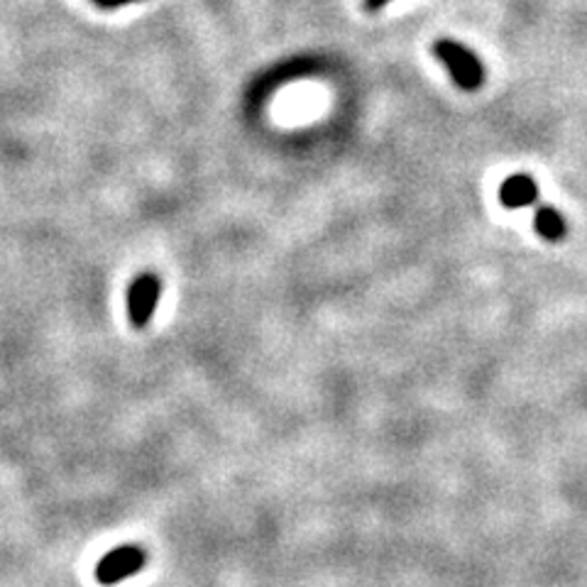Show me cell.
I'll use <instances>...</instances> for the list:
<instances>
[{
    "label": "cell",
    "instance_id": "obj_1",
    "mask_svg": "<svg viewBox=\"0 0 587 587\" xmlns=\"http://www.w3.org/2000/svg\"><path fill=\"white\" fill-rule=\"evenodd\" d=\"M433 52L441 59V64L448 69L455 84L463 91H478L484 84V67L478 59V55L470 52L468 47H463L455 39L441 37L433 45Z\"/></svg>",
    "mask_w": 587,
    "mask_h": 587
},
{
    "label": "cell",
    "instance_id": "obj_2",
    "mask_svg": "<svg viewBox=\"0 0 587 587\" xmlns=\"http://www.w3.org/2000/svg\"><path fill=\"white\" fill-rule=\"evenodd\" d=\"M147 563V553L140 549V546H118L110 553H106L104 559L96 565V578L104 585H116L123 583L130 575H135L145 568Z\"/></svg>",
    "mask_w": 587,
    "mask_h": 587
},
{
    "label": "cell",
    "instance_id": "obj_3",
    "mask_svg": "<svg viewBox=\"0 0 587 587\" xmlns=\"http://www.w3.org/2000/svg\"><path fill=\"white\" fill-rule=\"evenodd\" d=\"M161 294V281L152 272L140 275L128 289V316L135 328H145L152 321Z\"/></svg>",
    "mask_w": 587,
    "mask_h": 587
},
{
    "label": "cell",
    "instance_id": "obj_4",
    "mask_svg": "<svg viewBox=\"0 0 587 587\" xmlns=\"http://www.w3.org/2000/svg\"><path fill=\"white\" fill-rule=\"evenodd\" d=\"M536 199H539V187L529 175H514L500 189V201L507 208L534 206Z\"/></svg>",
    "mask_w": 587,
    "mask_h": 587
},
{
    "label": "cell",
    "instance_id": "obj_5",
    "mask_svg": "<svg viewBox=\"0 0 587 587\" xmlns=\"http://www.w3.org/2000/svg\"><path fill=\"white\" fill-rule=\"evenodd\" d=\"M534 228L543 240H549V242H559L565 238V232H568V226H565V218L561 216V211H555L553 206H541L539 211H536Z\"/></svg>",
    "mask_w": 587,
    "mask_h": 587
},
{
    "label": "cell",
    "instance_id": "obj_6",
    "mask_svg": "<svg viewBox=\"0 0 587 587\" xmlns=\"http://www.w3.org/2000/svg\"><path fill=\"white\" fill-rule=\"evenodd\" d=\"M94 3L104 10H116V8H123L130 3H140V0H94Z\"/></svg>",
    "mask_w": 587,
    "mask_h": 587
},
{
    "label": "cell",
    "instance_id": "obj_7",
    "mask_svg": "<svg viewBox=\"0 0 587 587\" xmlns=\"http://www.w3.org/2000/svg\"><path fill=\"white\" fill-rule=\"evenodd\" d=\"M387 3H392V0H366V8L368 10H382Z\"/></svg>",
    "mask_w": 587,
    "mask_h": 587
}]
</instances>
